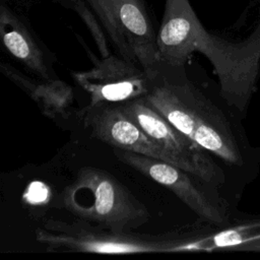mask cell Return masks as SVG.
<instances>
[{"mask_svg": "<svg viewBox=\"0 0 260 260\" xmlns=\"http://www.w3.org/2000/svg\"><path fill=\"white\" fill-rule=\"evenodd\" d=\"M144 99L159 115L210 153L230 165L243 162L228 119L193 84L169 81L152 83Z\"/></svg>", "mask_w": 260, "mask_h": 260, "instance_id": "1", "label": "cell"}, {"mask_svg": "<svg viewBox=\"0 0 260 260\" xmlns=\"http://www.w3.org/2000/svg\"><path fill=\"white\" fill-rule=\"evenodd\" d=\"M64 207L77 218L117 233L130 232L145 223L150 215L115 177L92 167H84L62 194Z\"/></svg>", "mask_w": 260, "mask_h": 260, "instance_id": "2", "label": "cell"}, {"mask_svg": "<svg viewBox=\"0 0 260 260\" xmlns=\"http://www.w3.org/2000/svg\"><path fill=\"white\" fill-rule=\"evenodd\" d=\"M36 239L50 251L98 254H136L190 251L192 240L154 238L117 233L78 218L75 222L48 220L36 231Z\"/></svg>", "mask_w": 260, "mask_h": 260, "instance_id": "3", "label": "cell"}, {"mask_svg": "<svg viewBox=\"0 0 260 260\" xmlns=\"http://www.w3.org/2000/svg\"><path fill=\"white\" fill-rule=\"evenodd\" d=\"M197 52L211 63L226 104L245 113L259 77L260 23L248 38L240 42L224 40L204 29Z\"/></svg>", "mask_w": 260, "mask_h": 260, "instance_id": "4", "label": "cell"}, {"mask_svg": "<svg viewBox=\"0 0 260 260\" xmlns=\"http://www.w3.org/2000/svg\"><path fill=\"white\" fill-rule=\"evenodd\" d=\"M121 57L154 72L161 64L146 0H86Z\"/></svg>", "mask_w": 260, "mask_h": 260, "instance_id": "5", "label": "cell"}, {"mask_svg": "<svg viewBox=\"0 0 260 260\" xmlns=\"http://www.w3.org/2000/svg\"><path fill=\"white\" fill-rule=\"evenodd\" d=\"M86 51L93 62L92 68L72 72V77L88 93V106L120 105L148 93L154 72L121 56L111 54L98 59L87 49Z\"/></svg>", "mask_w": 260, "mask_h": 260, "instance_id": "6", "label": "cell"}, {"mask_svg": "<svg viewBox=\"0 0 260 260\" xmlns=\"http://www.w3.org/2000/svg\"><path fill=\"white\" fill-rule=\"evenodd\" d=\"M120 107L152 140L183 160L192 174L213 185L224 181L223 173L212 159L210 152L153 110L144 96L120 104Z\"/></svg>", "mask_w": 260, "mask_h": 260, "instance_id": "7", "label": "cell"}, {"mask_svg": "<svg viewBox=\"0 0 260 260\" xmlns=\"http://www.w3.org/2000/svg\"><path fill=\"white\" fill-rule=\"evenodd\" d=\"M114 154L123 164L171 190L202 219L213 224L226 221L221 204L203 186L207 182L198 176L176 165L132 151L114 148Z\"/></svg>", "mask_w": 260, "mask_h": 260, "instance_id": "8", "label": "cell"}, {"mask_svg": "<svg viewBox=\"0 0 260 260\" xmlns=\"http://www.w3.org/2000/svg\"><path fill=\"white\" fill-rule=\"evenodd\" d=\"M83 122L92 136L114 148L157 158L190 172L183 160L158 145L132 121L120 105L87 106L83 110Z\"/></svg>", "mask_w": 260, "mask_h": 260, "instance_id": "9", "label": "cell"}, {"mask_svg": "<svg viewBox=\"0 0 260 260\" xmlns=\"http://www.w3.org/2000/svg\"><path fill=\"white\" fill-rule=\"evenodd\" d=\"M0 37L5 50L36 77L57 78L53 70L55 55L9 0H0Z\"/></svg>", "mask_w": 260, "mask_h": 260, "instance_id": "10", "label": "cell"}, {"mask_svg": "<svg viewBox=\"0 0 260 260\" xmlns=\"http://www.w3.org/2000/svg\"><path fill=\"white\" fill-rule=\"evenodd\" d=\"M204 29L189 0H165L164 15L156 34L161 64L182 67L197 52Z\"/></svg>", "mask_w": 260, "mask_h": 260, "instance_id": "11", "label": "cell"}, {"mask_svg": "<svg viewBox=\"0 0 260 260\" xmlns=\"http://www.w3.org/2000/svg\"><path fill=\"white\" fill-rule=\"evenodd\" d=\"M2 73L21 87L38 105L41 112L53 119L67 118L74 101L72 87L66 82L56 79L31 78L10 64L1 63Z\"/></svg>", "mask_w": 260, "mask_h": 260, "instance_id": "12", "label": "cell"}, {"mask_svg": "<svg viewBox=\"0 0 260 260\" xmlns=\"http://www.w3.org/2000/svg\"><path fill=\"white\" fill-rule=\"evenodd\" d=\"M260 240V220L244 223L201 240L204 251L216 249L239 250L241 247Z\"/></svg>", "mask_w": 260, "mask_h": 260, "instance_id": "13", "label": "cell"}, {"mask_svg": "<svg viewBox=\"0 0 260 260\" xmlns=\"http://www.w3.org/2000/svg\"><path fill=\"white\" fill-rule=\"evenodd\" d=\"M65 8L73 10L83 21L89 30L102 57L111 55L108 46V36L92 8L86 0H56Z\"/></svg>", "mask_w": 260, "mask_h": 260, "instance_id": "14", "label": "cell"}, {"mask_svg": "<svg viewBox=\"0 0 260 260\" xmlns=\"http://www.w3.org/2000/svg\"><path fill=\"white\" fill-rule=\"evenodd\" d=\"M239 250H242V251H257V252H260V240H259V241L252 242V243H250V244H247V245L241 247Z\"/></svg>", "mask_w": 260, "mask_h": 260, "instance_id": "15", "label": "cell"}]
</instances>
